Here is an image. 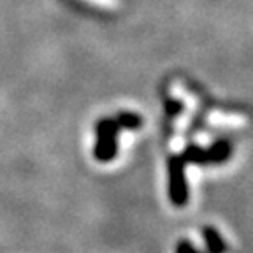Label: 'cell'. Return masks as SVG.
I'll return each instance as SVG.
<instances>
[{
  "label": "cell",
  "instance_id": "1",
  "mask_svg": "<svg viewBox=\"0 0 253 253\" xmlns=\"http://www.w3.org/2000/svg\"><path fill=\"white\" fill-rule=\"evenodd\" d=\"M139 122H141V120H139L135 115H132V113H123V115H120V118H118L120 125L126 126V128H135V126L139 125Z\"/></svg>",
  "mask_w": 253,
  "mask_h": 253
}]
</instances>
